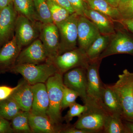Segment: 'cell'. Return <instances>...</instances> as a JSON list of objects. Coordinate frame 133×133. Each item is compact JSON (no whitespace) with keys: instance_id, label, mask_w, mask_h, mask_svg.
I'll use <instances>...</instances> for the list:
<instances>
[{"instance_id":"cell-1","label":"cell","mask_w":133,"mask_h":133,"mask_svg":"<svg viewBox=\"0 0 133 133\" xmlns=\"http://www.w3.org/2000/svg\"><path fill=\"white\" fill-rule=\"evenodd\" d=\"M84 104L87 109L78 117L73 126L92 133L103 132L106 119L109 114L104 106L91 99Z\"/></svg>"},{"instance_id":"cell-2","label":"cell","mask_w":133,"mask_h":133,"mask_svg":"<svg viewBox=\"0 0 133 133\" xmlns=\"http://www.w3.org/2000/svg\"><path fill=\"white\" fill-rule=\"evenodd\" d=\"M118 78L112 88L120 104L123 119L133 121V73L125 69Z\"/></svg>"},{"instance_id":"cell-3","label":"cell","mask_w":133,"mask_h":133,"mask_svg":"<svg viewBox=\"0 0 133 133\" xmlns=\"http://www.w3.org/2000/svg\"><path fill=\"white\" fill-rule=\"evenodd\" d=\"M63 75L59 72H57L50 77L45 83L49 100L47 115L54 123L58 125H62L64 120L61 112L64 87Z\"/></svg>"},{"instance_id":"cell-4","label":"cell","mask_w":133,"mask_h":133,"mask_svg":"<svg viewBox=\"0 0 133 133\" xmlns=\"http://www.w3.org/2000/svg\"><path fill=\"white\" fill-rule=\"evenodd\" d=\"M9 70L21 74L31 85L38 83H45L50 77L58 72L55 65L49 62L38 64L16 65Z\"/></svg>"},{"instance_id":"cell-5","label":"cell","mask_w":133,"mask_h":133,"mask_svg":"<svg viewBox=\"0 0 133 133\" xmlns=\"http://www.w3.org/2000/svg\"><path fill=\"white\" fill-rule=\"evenodd\" d=\"M78 16L76 13H73L63 22L56 24L59 35L58 55L77 48Z\"/></svg>"},{"instance_id":"cell-6","label":"cell","mask_w":133,"mask_h":133,"mask_svg":"<svg viewBox=\"0 0 133 133\" xmlns=\"http://www.w3.org/2000/svg\"><path fill=\"white\" fill-rule=\"evenodd\" d=\"M42 23L33 22L22 15H18L16 22L15 36L21 50L39 37Z\"/></svg>"},{"instance_id":"cell-7","label":"cell","mask_w":133,"mask_h":133,"mask_svg":"<svg viewBox=\"0 0 133 133\" xmlns=\"http://www.w3.org/2000/svg\"><path fill=\"white\" fill-rule=\"evenodd\" d=\"M47 62L52 63L58 72L64 74L69 70L76 67L86 68L90 60L86 51L77 48L57 55L51 60Z\"/></svg>"},{"instance_id":"cell-8","label":"cell","mask_w":133,"mask_h":133,"mask_svg":"<svg viewBox=\"0 0 133 133\" xmlns=\"http://www.w3.org/2000/svg\"><path fill=\"white\" fill-rule=\"evenodd\" d=\"M101 59L90 61L86 67L88 99L104 105L102 91L104 84L100 78L99 70Z\"/></svg>"},{"instance_id":"cell-9","label":"cell","mask_w":133,"mask_h":133,"mask_svg":"<svg viewBox=\"0 0 133 133\" xmlns=\"http://www.w3.org/2000/svg\"><path fill=\"white\" fill-rule=\"evenodd\" d=\"M64 84L78 94L84 104L88 101L86 68L77 67L69 70L63 75Z\"/></svg>"},{"instance_id":"cell-10","label":"cell","mask_w":133,"mask_h":133,"mask_svg":"<svg viewBox=\"0 0 133 133\" xmlns=\"http://www.w3.org/2000/svg\"><path fill=\"white\" fill-rule=\"evenodd\" d=\"M119 54L133 55V38L124 31L118 30L112 35L107 48L98 59L102 60L109 56Z\"/></svg>"},{"instance_id":"cell-11","label":"cell","mask_w":133,"mask_h":133,"mask_svg":"<svg viewBox=\"0 0 133 133\" xmlns=\"http://www.w3.org/2000/svg\"><path fill=\"white\" fill-rule=\"evenodd\" d=\"M39 39L42 43L48 61L53 59L58 55L59 35L57 26L54 23L41 24Z\"/></svg>"},{"instance_id":"cell-12","label":"cell","mask_w":133,"mask_h":133,"mask_svg":"<svg viewBox=\"0 0 133 133\" xmlns=\"http://www.w3.org/2000/svg\"><path fill=\"white\" fill-rule=\"evenodd\" d=\"M17 16L13 2L0 10V49L14 36Z\"/></svg>"},{"instance_id":"cell-13","label":"cell","mask_w":133,"mask_h":133,"mask_svg":"<svg viewBox=\"0 0 133 133\" xmlns=\"http://www.w3.org/2000/svg\"><path fill=\"white\" fill-rule=\"evenodd\" d=\"M48 59L42 43L38 38L21 50L15 65L40 64L47 62Z\"/></svg>"},{"instance_id":"cell-14","label":"cell","mask_w":133,"mask_h":133,"mask_svg":"<svg viewBox=\"0 0 133 133\" xmlns=\"http://www.w3.org/2000/svg\"><path fill=\"white\" fill-rule=\"evenodd\" d=\"M77 29L78 48L86 51L101 33L95 24L84 15L79 16Z\"/></svg>"},{"instance_id":"cell-15","label":"cell","mask_w":133,"mask_h":133,"mask_svg":"<svg viewBox=\"0 0 133 133\" xmlns=\"http://www.w3.org/2000/svg\"><path fill=\"white\" fill-rule=\"evenodd\" d=\"M84 14L97 26L101 34L112 35L116 32L114 23V22L110 17L101 12L91 8L85 3Z\"/></svg>"},{"instance_id":"cell-16","label":"cell","mask_w":133,"mask_h":133,"mask_svg":"<svg viewBox=\"0 0 133 133\" xmlns=\"http://www.w3.org/2000/svg\"><path fill=\"white\" fill-rule=\"evenodd\" d=\"M32 89L33 104L30 112L36 114L48 116L49 100L45 83H38L33 85H32Z\"/></svg>"},{"instance_id":"cell-17","label":"cell","mask_w":133,"mask_h":133,"mask_svg":"<svg viewBox=\"0 0 133 133\" xmlns=\"http://www.w3.org/2000/svg\"><path fill=\"white\" fill-rule=\"evenodd\" d=\"M29 123L32 133H60L64 126L53 122L48 116L29 112Z\"/></svg>"},{"instance_id":"cell-18","label":"cell","mask_w":133,"mask_h":133,"mask_svg":"<svg viewBox=\"0 0 133 133\" xmlns=\"http://www.w3.org/2000/svg\"><path fill=\"white\" fill-rule=\"evenodd\" d=\"M19 83V87L9 97L15 101L22 111L30 112L33 101L32 85L24 78Z\"/></svg>"},{"instance_id":"cell-19","label":"cell","mask_w":133,"mask_h":133,"mask_svg":"<svg viewBox=\"0 0 133 133\" xmlns=\"http://www.w3.org/2000/svg\"><path fill=\"white\" fill-rule=\"evenodd\" d=\"M21 51L14 36L0 49V70H9L14 66Z\"/></svg>"},{"instance_id":"cell-20","label":"cell","mask_w":133,"mask_h":133,"mask_svg":"<svg viewBox=\"0 0 133 133\" xmlns=\"http://www.w3.org/2000/svg\"><path fill=\"white\" fill-rule=\"evenodd\" d=\"M102 100L105 107L110 114L119 115L123 118L120 104L111 85L104 84Z\"/></svg>"},{"instance_id":"cell-21","label":"cell","mask_w":133,"mask_h":133,"mask_svg":"<svg viewBox=\"0 0 133 133\" xmlns=\"http://www.w3.org/2000/svg\"><path fill=\"white\" fill-rule=\"evenodd\" d=\"M89 7L109 16L114 22H119L122 18L118 10L105 0H84Z\"/></svg>"},{"instance_id":"cell-22","label":"cell","mask_w":133,"mask_h":133,"mask_svg":"<svg viewBox=\"0 0 133 133\" xmlns=\"http://www.w3.org/2000/svg\"><path fill=\"white\" fill-rule=\"evenodd\" d=\"M111 36L100 34L94 41L86 51L87 56L90 61L98 59L100 55L107 48Z\"/></svg>"},{"instance_id":"cell-23","label":"cell","mask_w":133,"mask_h":133,"mask_svg":"<svg viewBox=\"0 0 133 133\" xmlns=\"http://www.w3.org/2000/svg\"><path fill=\"white\" fill-rule=\"evenodd\" d=\"M13 3L18 15L25 16L33 22H40L33 0H14Z\"/></svg>"},{"instance_id":"cell-24","label":"cell","mask_w":133,"mask_h":133,"mask_svg":"<svg viewBox=\"0 0 133 133\" xmlns=\"http://www.w3.org/2000/svg\"><path fill=\"white\" fill-rule=\"evenodd\" d=\"M103 132L128 133L122 116L117 114H109L106 119Z\"/></svg>"},{"instance_id":"cell-25","label":"cell","mask_w":133,"mask_h":133,"mask_svg":"<svg viewBox=\"0 0 133 133\" xmlns=\"http://www.w3.org/2000/svg\"><path fill=\"white\" fill-rule=\"evenodd\" d=\"M29 112L21 111L11 120V125L15 132L32 133L29 123Z\"/></svg>"},{"instance_id":"cell-26","label":"cell","mask_w":133,"mask_h":133,"mask_svg":"<svg viewBox=\"0 0 133 133\" xmlns=\"http://www.w3.org/2000/svg\"><path fill=\"white\" fill-rule=\"evenodd\" d=\"M21 111L15 101L10 98L0 101V116L8 120H11Z\"/></svg>"},{"instance_id":"cell-27","label":"cell","mask_w":133,"mask_h":133,"mask_svg":"<svg viewBox=\"0 0 133 133\" xmlns=\"http://www.w3.org/2000/svg\"><path fill=\"white\" fill-rule=\"evenodd\" d=\"M39 22L43 24L52 23L49 8L46 0H33Z\"/></svg>"},{"instance_id":"cell-28","label":"cell","mask_w":133,"mask_h":133,"mask_svg":"<svg viewBox=\"0 0 133 133\" xmlns=\"http://www.w3.org/2000/svg\"><path fill=\"white\" fill-rule=\"evenodd\" d=\"M47 1L50 11L52 22L56 25L63 22L71 15L67 10L60 5L50 1Z\"/></svg>"},{"instance_id":"cell-29","label":"cell","mask_w":133,"mask_h":133,"mask_svg":"<svg viewBox=\"0 0 133 133\" xmlns=\"http://www.w3.org/2000/svg\"><path fill=\"white\" fill-rule=\"evenodd\" d=\"M78 97L79 95L77 93L64 85L61 103L62 109L69 107L70 106L76 102V100Z\"/></svg>"},{"instance_id":"cell-30","label":"cell","mask_w":133,"mask_h":133,"mask_svg":"<svg viewBox=\"0 0 133 133\" xmlns=\"http://www.w3.org/2000/svg\"><path fill=\"white\" fill-rule=\"evenodd\" d=\"M87 109L85 105H82L75 102L69 107V109L66 115L63 118L67 124L71 121L74 117H79Z\"/></svg>"},{"instance_id":"cell-31","label":"cell","mask_w":133,"mask_h":133,"mask_svg":"<svg viewBox=\"0 0 133 133\" xmlns=\"http://www.w3.org/2000/svg\"><path fill=\"white\" fill-rule=\"evenodd\" d=\"M122 19L133 18V0H129L118 8Z\"/></svg>"},{"instance_id":"cell-32","label":"cell","mask_w":133,"mask_h":133,"mask_svg":"<svg viewBox=\"0 0 133 133\" xmlns=\"http://www.w3.org/2000/svg\"><path fill=\"white\" fill-rule=\"evenodd\" d=\"M19 83L14 87H10L7 86H0V101L9 98L10 95L19 87Z\"/></svg>"},{"instance_id":"cell-33","label":"cell","mask_w":133,"mask_h":133,"mask_svg":"<svg viewBox=\"0 0 133 133\" xmlns=\"http://www.w3.org/2000/svg\"><path fill=\"white\" fill-rule=\"evenodd\" d=\"M72 8H73L75 13L78 15H84V10L85 2L84 0H68Z\"/></svg>"},{"instance_id":"cell-34","label":"cell","mask_w":133,"mask_h":133,"mask_svg":"<svg viewBox=\"0 0 133 133\" xmlns=\"http://www.w3.org/2000/svg\"><path fill=\"white\" fill-rule=\"evenodd\" d=\"M14 132V131L9 120L0 116V133Z\"/></svg>"},{"instance_id":"cell-35","label":"cell","mask_w":133,"mask_h":133,"mask_svg":"<svg viewBox=\"0 0 133 133\" xmlns=\"http://www.w3.org/2000/svg\"><path fill=\"white\" fill-rule=\"evenodd\" d=\"M67 124V125L64 126L60 133H92L90 131L77 128Z\"/></svg>"},{"instance_id":"cell-36","label":"cell","mask_w":133,"mask_h":133,"mask_svg":"<svg viewBox=\"0 0 133 133\" xmlns=\"http://www.w3.org/2000/svg\"><path fill=\"white\" fill-rule=\"evenodd\" d=\"M50 1L57 3L68 10L71 14L75 13V10L68 0H46Z\"/></svg>"},{"instance_id":"cell-37","label":"cell","mask_w":133,"mask_h":133,"mask_svg":"<svg viewBox=\"0 0 133 133\" xmlns=\"http://www.w3.org/2000/svg\"><path fill=\"white\" fill-rule=\"evenodd\" d=\"M119 22L121 23L128 29L133 33V18L122 19Z\"/></svg>"},{"instance_id":"cell-38","label":"cell","mask_w":133,"mask_h":133,"mask_svg":"<svg viewBox=\"0 0 133 133\" xmlns=\"http://www.w3.org/2000/svg\"><path fill=\"white\" fill-rule=\"evenodd\" d=\"M123 122L128 133H133V121L123 119Z\"/></svg>"},{"instance_id":"cell-39","label":"cell","mask_w":133,"mask_h":133,"mask_svg":"<svg viewBox=\"0 0 133 133\" xmlns=\"http://www.w3.org/2000/svg\"><path fill=\"white\" fill-rule=\"evenodd\" d=\"M14 0H0V10L13 2Z\"/></svg>"},{"instance_id":"cell-40","label":"cell","mask_w":133,"mask_h":133,"mask_svg":"<svg viewBox=\"0 0 133 133\" xmlns=\"http://www.w3.org/2000/svg\"><path fill=\"white\" fill-rule=\"evenodd\" d=\"M110 5L114 7L118 8V0H105Z\"/></svg>"},{"instance_id":"cell-41","label":"cell","mask_w":133,"mask_h":133,"mask_svg":"<svg viewBox=\"0 0 133 133\" xmlns=\"http://www.w3.org/2000/svg\"><path fill=\"white\" fill-rule=\"evenodd\" d=\"M129 1V0H118V7L120 6V5H123L124 3H126Z\"/></svg>"}]
</instances>
